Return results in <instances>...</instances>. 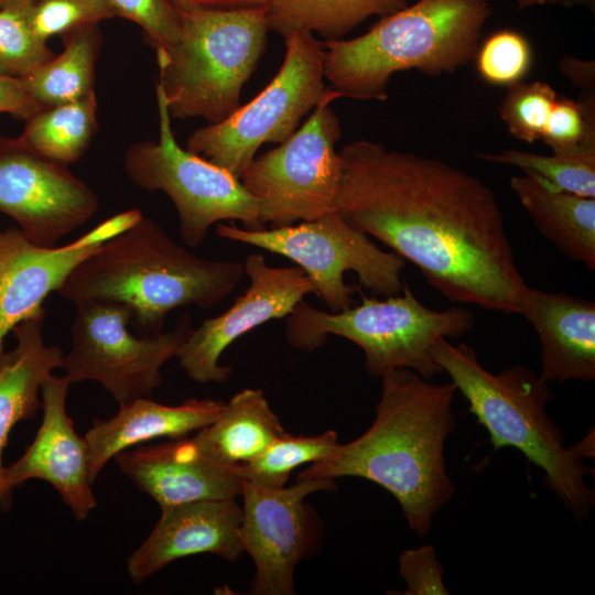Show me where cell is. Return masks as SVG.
Here are the masks:
<instances>
[{"instance_id":"ffe728a7","label":"cell","mask_w":595,"mask_h":595,"mask_svg":"<svg viewBox=\"0 0 595 595\" xmlns=\"http://www.w3.org/2000/svg\"><path fill=\"white\" fill-rule=\"evenodd\" d=\"M519 314L541 344L539 376L547 382L595 379V303L563 292L527 288Z\"/></svg>"},{"instance_id":"277c9868","label":"cell","mask_w":595,"mask_h":595,"mask_svg":"<svg viewBox=\"0 0 595 595\" xmlns=\"http://www.w3.org/2000/svg\"><path fill=\"white\" fill-rule=\"evenodd\" d=\"M431 356L446 372L488 432L494 450L511 446L544 472L545 485L578 518L584 519L595 502L586 484L591 468L584 459L594 457V432L571 447L550 419L545 405L553 399L545 380L523 366H511L497 374L479 361L466 344L439 339Z\"/></svg>"},{"instance_id":"ba28073f","label":"cell","mask_w":595,"mask_h":595,"mask_svg":"<svg viewBox=\"0 0 595 595\" xmlns=\"http://www.w3.org/2000/svg\"><path fill=\"white\" fill-rule=\"evenodd\" d=\"M215 231L221 238L258 247L295 262L331 312L355 304L356 288L345 282L346 272H355L360 285L376 295L398 294L403 286L404 260L393 251L382 250L337 210L285 227L252 229L218 224Z\"/></svg>"},{"instance_id":"52a82bcc","label":"cell","mask_w":595,"mask_h":595,"mask_svg":"<svg viewBox=\"0 0 595 595\" xmlns=\"http://www.w3.org/2000/svg\"><path fill=\"white\" fill-rule=\"evenodd\" d=\"M474 322L472 312L462 306L429 309L403 283L398 294L382 300L363 295L358 305L339 312L301 301L288 315L285 335L291 346L303 351L315 350L328 335H337L363 349L371 376L405 368L430 379L443 372L431 356L433 345L466 334Z\"/></svg>"},{"instance_id":"4316f807","label":"cell","mask_w":595,"mask_h":595,"mask_svg":"<svg viewBox=\"0 0 595 595\" xmlns=\"http://www.w3.org/2000/svg\"><path fill=\"white\" fill-rule=\"evenodd\" d=\"M97 129L95 91L57 106L40 108L25 120L19 142L40 155L67 165L88 148Z\"/></svg>"},{"instance_id":"7a4b0ae2","label":"cell","mask_w":595,"mask_h":595,"mask_svg":"<svg viewBox=\"0 0 595 595\" xmlns=\"http://www.w3.org/2000/svg\"><path fill=\"white\" fill-rule=\"evenodd\" d=\"M371 425L337 446L298 479L359 477L388 490L410 529L424 538L455 488L446 472L445 442L455 429L456 387L433 383L413 370L386 372Z\"/></svg>"},{"instance_id":"836d02e7","label":"cell","mask_w":595,"mask_h":595,"mask_svg":"<svg viewBox=\"0 0 595 595\" xmlns=\"http://www.w3.org/2000/svg\"><path fill=\"white\" fill-rule=\"evenodd\" d=\"M28 17L34 33L46 41L113 15L105 0H34Z\"/></svg>"},{"instance_id":"f1b7e54d","label":"cell","mask_w":595,"mask_h":595,"mask_svg":"<svg viewBox=\"0 0 595 595\" xmlns=\"http://www.w3.org/2000/svg\"><path fill=\"white\" fill-rule=\"evenodd\" d=\"M338 445L334 430L315 435H294L285 431L259 456L236 469L244 480L281 488L295 468L328 457Z\"/></svg>"},{"instance_id":"5b68a950","label":"cell","mask_w":595,"mask_h":595,"mask_svg":"<svg viewBox=\"0 0 595 595\" xmlns=\"http://www.w3.org/2000/svg\"><path fill=\"white\" fill-rule=\"evenodd\" d=\"M488 0H418L350 40L323 41L324 76L342 97L387 100L391 76L453 74L474 60Z\"/></svg>"},{"instance_id":"ab89813d","label":"cell","mask_w":595,"mask_h":595,"mask_svg":"<svg viewBox=\"0 0 595 595\" xmlns=\"http://www.w3.org/2000/svg\"><path fill=\"white\" fill-rule=\"evenodd\" d=\"M519 10L536 6L555 4L556 0H515Z\"/></svg>"},{"instance_id":"60d3db41","label":"cell","mask_w":595,"mask_h":595,"mask_svg":"<svg viewBox=\"0 0 595 595\" xmlns=\"http://www.w3.org/2000/svg\"><path fill=\"white\" fill-rule=\"evenodd\" d=\"M34 0H0V9H22L31 3Z\"/></svg>"},{"instance_id":"4fadbf2b","label":"cell","mask_w":595,"mask_h":595,"mask_svg":"<svg viewBox=\"0 0 595 595\" xmlns=\"http://www.w3.org/2000/svg\"><path fill=\"white\" fill-rule=\"evenodd\" d=\"M334 488L335 480L325 478L298 479L281 488L244 480L239 532L244 552L256 567L250 593L295 594V567L313 551L320 530L305 499L316 491Z\"/></svg>"},{"instance_id":"8992f818","label":"cell","mask_w":595,"mask_h":595,"mask_svg":"<svg viewBox=\"0 0 595 595\" xmlns=\"http://www.w3.org/2000/svg\"><path fill=\"white\" fill-rule=\"evenodd\" d=\"M176 42L156 53L159 79L172 119H227L240 107L269 32L267 6L180 11Z\"/></svg>"},{"instance_id":"7c38bea8","label":"cell","mask_w":595,"mask_h":595,"mask_svg":"<svg viewBox=\"0 0 595 595\" xmlns=\"http://www.w3.org/2000/svg\"><path fill=\"white\" fill-rule=\"evenodd\" d=\"M72 347L63 358L68 382L95 381L119 403L150 397L162 381L161 368L180 353L193 321L184 314L167 332L136 336L128 329L130 311L104 301L77 302Z\"/></svg>"},{"instance_id":"d590c367","label":"cell","mask_w":595,"mask_h":595,"mask_svg":"<svg viewBox=\"0 0 595 595\" xmlns=\"http://www.w3.org/2000/svg\"><path fill=\"white\" fill-rule=\"evenodd\" d=\"M399 575L404 580V595H446L444 569L432 545L407 549L399 556Z\"/></svg>"},{"instance_id":"5bb4252c","label":"cell","mask_w":595,"mask_h":595,"mask_svg":"<svg viewBox=\"0 0 595 595\" xmlns=\"http://www.w3.org/2000/svg\"><path fill=\"white\" fill-rule=\"evenodd\" d=\"M94 191L66 165L0 136V212L36 245L53 247L97 212Z\"/></svg>"},{"instance_id":"44dd1931","label":"cell","mask_w":595,"mask_h":595,"mask_svg":"<svg viewBox=\"0 0 595 595\" xmlns=\"http://www.w3.org/2000/svg\"><path fill=\"white\" fill-rule=\"evenodd\" d=\"M108 420L96 419L86 432L89 473L93 482L118 453L155 439H177L213 423L225 402L210 398H190L167 405L142 397L119 404Z\"/></svg>"},{"instance_id":"7402d4cb","label":"cell","mask_w":595,"mask_h":595,"mask_svg":"<svg viewBox=\"0 0 595 595\" xmlns=\"http://www.w3.org/2000/svg\"><path fill=\"white\" fill-rule=\"evenodd\" d=\"M45 310L39 309L14 326L17 345L0 354V506L10 508L2 490L3 452L9 435L20 422L34 419L42 408L41 387L56 368H62L64 351L46 345L43 338Z\"/></svg>"},{"instance_id":"d6986e66","label":"cell","mask_w":595,"mask_h":595,"mask_svg":"<svg viewBox=\"0 0 595 595\" xmlns=\"http://www.w3.org/2000/svg\"><path fill=\"white\" fill-rule=\"evenodd\" d=\"M113 458L122 473L161 509L198 500L236 499L244 484L236 467L209 458L193 437L138 445Z\"/></svg>"},{"instance_id":"f35d334b","label":"cell","mask_w":595,"mask_h":595,"mask_svg":"<svg viewBox=\"0 0 595 595\" xmlns=\"http://www.w3.org/2000/svg\"><path fill=\"white\" fill-rule=\"evenodd\" d=\"M178 11L267 6L268 0H170Z\"/></svg>"},{"instance_id":"f546056e","label":"cell","mask_w":595,"mask_h":595,"mask_svg":"<svg viewBox=\"0 0 595 595\" xmlns=\"http://www.w3.org/2000/svg\"><path fill=\"white\" fill-rule=\"evenodd\" d=\"M558 97L547 82L522 80L508 87L499 106L500 119L513 138L533 143L542 139Z\"/></svg>"},{"instance_id":"9a60e30c","label":"cell","mask_w":595,"mask_h":595,"mask_svg":"<svg viewBox=\"0 0 595 595\" xmlns=\"http://www.w3.org/2000/svg\"><path fill=\"white\" fill-rule=\"evenodd\" d=\"M244 263L249 286L224 313L193 328L176 358L186 375L199 383L225 382L231 367L220 365L223 353L239 337L271 320L288 316L314 288L301 268L271 267L262 253Z\"/></svg>"},{"instance_id":"ac0fdd59","label":"cell","mask_w":595,"mask_h":595,"mask_svg":"<svg viewBox=\"0 0 595 595\" xmlns=\"http://www.w3.org/2000/svg\"><path fill=\"white\" fill-rule=\"evenodd\" d=\"M241 518L236 499L198 500L161 509L151 533L127 559L129 577L140 584L178 559L203 553L237 561L245 553Z\"/></svg>"},{"instance_id":"83f0119b","label":"cell","mask_w":595,"mask_h":595,"mask_svg":"<svg viewBox=\"0 0 595 595\" xmlns=\"http://www.w3.org/2000/svg\"><path fill=\"white\" fill-rule=\"evenodd\" d=\"M476 156L488 163L518 167L552 188L595 198V149L551 155L508 149Z\"/></svg>"},{"instance_id":"74e56055","label":"cell","mask_w":595,"mask_h":595,"mask_svg":"<svg viewBox=\"0 0 595 595\" xmlns=\"http://www.w3.org/2000/svg\"><path fill=\"white\" fill-rule=\"evenodd\" d=\"M563 76L583 90V93H594L595 88V63L589 60H582L575 56H563L559 64Z\"/></svg>"},{"instance_id":"8d00e7d4","label":"cell","mask_w":595,"mask_h":595,"mask_svg":"<svg viewBox=\"0 0 595 595\" xmlns=\"http://www.w3.org/2000/svg\"><path fill=\"white\" fill-rule=\"evenodd\" d=\"M40 108L29 96L21 78L0 72V113L26 120Z\"/></svg>"},{"instance_id":"9c48e42d","label":"cell","mask_w":595,"mask_h":595,"mask_svg":"<svg viewBox=\"0 0 595 595\" xmlns=\"http://www.w3.org/2000/svg\"><path fill=\"white\" fill-rule=\"evenodd\" d=\"M284 61L267 87L227 119L195 130L186 149L239 178L264 143H282L327 89L323 41L304 31L283 36Z\"/></svg>"},{"instance_id":"30bf717a","label":"cell","mask_w":595,"mask_h":595,"mask_svg":"<svg viewBox=\"0 0 595 595\" xmlns=\"http://www.w3.org/2000/svg\"><path fill=\"white\" fill-rule=\"evenodd\" d=\"M327 87L306 121L278 147L255 158L239 180L258 205L260 228L313 220L336 210L342 163L335 149L340 121Z\"/></svg>"},{"instance_id":"b9f144b4","label":"cell","mask_w":595,"mask_h":595,"mask_svg":"<svg viewBox=\"0 0 595 595\" xmlns=\"http://www.w3.org/2000/svg\"><path fill=\"white\" fill-rule=\"evenodd\" d=\"M555 4H561L563 7L582 6L594 10L595 0H556Z\"/></svg>"},{"instance_id":"6da1fadb","label":"cell","mask_w":595,"mask_h":595,"mask_svg":"<svg viewBox=\"0 0 595 595\" xmlns=\"http://www.w3.org/2000/svg\"><path fill=\"white\" fill-rule=\"evenodd\" d=\"M335 208L447 300L519 314L526 284L495 193L442 160L360 139L338 151Z\"/></svg>"},{"instance_id":"603a6c76","label":"cell","mask_w":595,"mask_h":595,"mask_svg":"<svg viewBox=\"0 0 595 595\" xmlns=\"http://www.w3.org/2000/svg\"><path fill=\"white\" fill-rule=\"evenodd\" d=\"M510 187L547 239L595 269V198L552 188L527 174L512 176Z\"/></svg>"},{"instance_id":"e0dca14e","label":"cell","mask_w":595,"mask_h":595,"mask_svg":"<svg viewBox=\"0 0 595 595\" xmlns=\"http://www.w3.org/2000/svg\"><path fill=\"white\" fill-rule=\"evenodd\" d=\"M71 383L65 376L47 377L41 387L43 419L23 455L4 466L2 490L11 506L14 488L30 479L47 482L69 507L76 520H85L97 501L89 473L88 446L77 434L66 411Z\"/></svg>"},{"instance_id":"d6a6232c","label":"cell","mask_w":595,"mask_h":595,"mask_svg":"<svg viewBox=\"0 0 595 595\" xmlns=\"http://www.w3.org/2000/svg\"><path fill=\"white\" fill-rule=\"evenodd\" d=\"M553 153H575L595 149V94L573 100L558 97L542 139Z\"/></svg>"},{"instance_id":"3957f363","label":"cell","mask_w":595,"mask_h":595,"mask_svg":"<svg viewBox=\"0 0 595 595\" xmlns=\"http://www.w3.org/2000/svg\"><path fill=\"white\" fill-rule=\"evenodd\" d=\"M244 274L242 262L199 258L142 216L96 248L57 292L74 303L122 304L131 313L133 327L151 335L163 331L174 309L207 310L220 303Z\"/></svg>"},{"instance_id":"4dcf8cb0","label":"cell","mask_w":595,"mask_h":595,"mask_svg":"<svg viewBox=\"0 0 595 595\" xmlns=\"http://www.w3.org/2000/svg\"><path fill=\"white\" fill-rule=\"evenodd\" d=\"M474 60L479 76L487 84L508 88L529 74L533 51L522 33L501 29L479 44Z\"/></svg>"},{"instance_id":"d4e9b609","label":"cell","mask_w":595,"mask_h":595,"mask_svg":"<svg viewBox=\"0 0 595 595\" xmlns=\"http://www.w3.org/2000/svg\"><path fill=\"white\" fill-rule=\"evenodd\" d=\"M63 36V52L21 78L41 108L76 101L94 91L95 63L102 42L98 24Z\"/></svg>"},{"instance_id":"484cf974","label":"cell","mask_w":595,"mask_h":595,"mask_svg":"<svg viewBox=\"0 0 595 595\" xmlns=\"http://www.w3.org/2000/svg\"><path fill=\"white\" fill-rule=\"evenodd\" d=\"M409 0H268L269 31L282 36L304 31L324 41L338 40L368 18L387 15Z\"/></svg>"},{"instance_id":"cb8c5ba5","label":"cell","mask_w":595,"mask_h":595,"mask_svg":"<svg viewBox=\"0 0 595 595\" xmlns=\"http://www.w3.org/2000/svg\"><path fill=\"white\" fill-rule=\"evenodd\" d=\"M284 432L263 391L246 388L225 403L213 423L192 437L209 458L237 467L255 459Z\"/></svg>"},{"instance_id":"1f68e13d","label":"cell","mask_w":595,"mask_h":595,"mask_svg":"<svg viewBox=\"0 0 595 595\" xmlns=\"http://www.w3.org/2000/svg\"><path fill=\"white\" fill-rule=\"evenodd\" d=\"M0 9V72L22 78L54 54L31 28L28 9Z\"/></svg>"},{"instance_id":"8fae6325","label":"cell","mask_w":595,"mask_h":595,"mask_svg":"<svg viewBox=\"0 0 595 595\" xmlns=\"http://www.w3.org/2000/svg\"><path fill=\"white\" fill-rule=\"evenodd\" d=\"M159 140L129 147L123 165L128 177L149 192L162 191L173 202L185 245H201L208 229L223 220L260 228L258 205L240 180L177 143L164 97L155 86Z\"/></svg>"},{"instance_id":"2e32d148","label":"cell","mask_w":595,"mask_h":595,"mask_svg":"<svg viewBox=\"0 0 595 595\" xmlns=\"http://www.w3.org/2000/svg\"><path fill=\"white\" fill-rule=\"evenodd\" d=\"M142 216L139 209L125 210L61 247L36 245L18 227L0 230V354L15 325L41 309L96 248Z\"/></svg>"},{"instance_id":"e575fe53","label":"cell","mask_w":595,"mask_h":595,"mask_svg":"<svg viewBox=\"0 0 595 595\" xmlns=\"http://www.w3.org/2000/svg\"><path fill=\"white\" fill-rule=\"evenodd\" d=\"M113 17L137 23L145 40L162 52L173 45L181 32V14L170 0H105Z\"/></svg>"}]
</instances>
